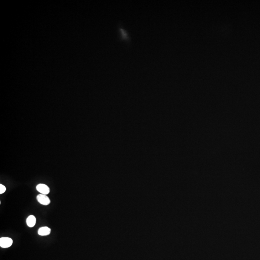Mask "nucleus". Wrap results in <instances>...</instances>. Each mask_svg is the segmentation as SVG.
Listing matches in <instances>:
<instances>
[{"mask_svg":"<svg viewBox=\"0 0 260 260\" xmlns=\"http://www.w3.org/2000/svg\"><path fill=\"white\" fill-rule=\"evenodd\" d=\"M13 240L9 238H0V246L3 248H7L11 246Z\"/></svg>","mask_w":260,"mask_h":260,"instance_id":"nucleus-1","label":"nucleus"},{"mask_svg":"<svg viewBox=\"0 0 260 260\" xmlns=\"http://www.w3.org/2000/svg\"><path fill=\"white\" fill-rule=\"evenodd\" d=\"M37 199L41 204L48 205L50 203V200L46 195L39 194L37 196Z\"/></svg>","mask_w":260,"mask_h":260,"instance_id":"nucleus-2","label":"nucleus"},{"mask_svg":"<svg viewBox=\"0 0 260 260\" xmlns=\"http://www.w3.org/2000/svg\"><path fill=\"white\" fill-rule=\"evenodd\" d=\"M36 189L42 194L47 195L49 193V187L45 184L40 183L36 186Z\"/></svg>","mask_w":260,"mask_h":260,"instance_id":"nucleus-3","label":"nucleus"},{"mask_svg":"<svg viewBox=\"0 0 260 260\" xmlns=\"http://www.w3.org/2000/svg\"><path fill=\"white\" fill-rule=\"evenodd\" d=\"M50 233H51V229L47 227H42L39 229L38 231L39 235L42 236L48 235Z\"/></svg>","mask_w":260,"mask_h":260,"instance_id":"nucleus-4","label":"nucleus"},{"mask_svg":"<svg viewBox=\"0 0 260 260\" xmlns=\"http://www.w3.org/2000/svg\"><path fill=\"white\" fill-rule=\"evenodd\" d=\"M36 219L34 215H32L29 216L26 220L27 224V226L30 227H33L36 224Z\"/></svg>","mask_w":260,"mask_h":260,"instance_id":"nucleus-5","label":"nucleus"},{"mask_svg":"<svg viewBox=\"0 0 260 260\" xmlns=\"http://www.w3.org/2000/svg\"><path fill=\"white\" fill-rule=\"evenodd\" d=\"M6 190V187L4 185H2V184H0V194H2L4 193Z\"/></svg>","mask_w":260,"mask_h":260,"instance_id":"nucleus-6","label":"nucleus"}]
</instances>
